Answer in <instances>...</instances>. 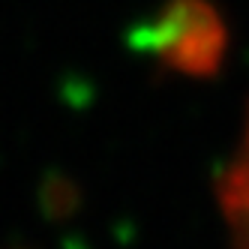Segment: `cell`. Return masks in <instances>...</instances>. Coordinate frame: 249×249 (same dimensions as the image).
<instances>
[{"label": "cell", "mask_w": 249, "mask_h": 249, "mask_svg": "<svg viewBox=\"0 0 249 249\" xmlns=\"http://www.w3.org/2000/svg\"><path fill=\"white\" fill-rule=\"evenodd\" d=\"M141 45L171 72L210 75L225 54L228 33L210 0H168L147 24Z\"/></svg>", "instance_id": "1"}, {"label": "cell", "mask_w": 249, "mask_h": 249, "mask_svg": "<svg viewBox=\"0 0 249 249\" xmlns=\"http://www.w3.org/2000/svg\"><path fill=\"white\" fill-rule=\"evenodd\" d=\"M219 210L234 249H249V120L234 159L219 180Z\"/></svg>", "instance_id": "2"}]
</instances>
